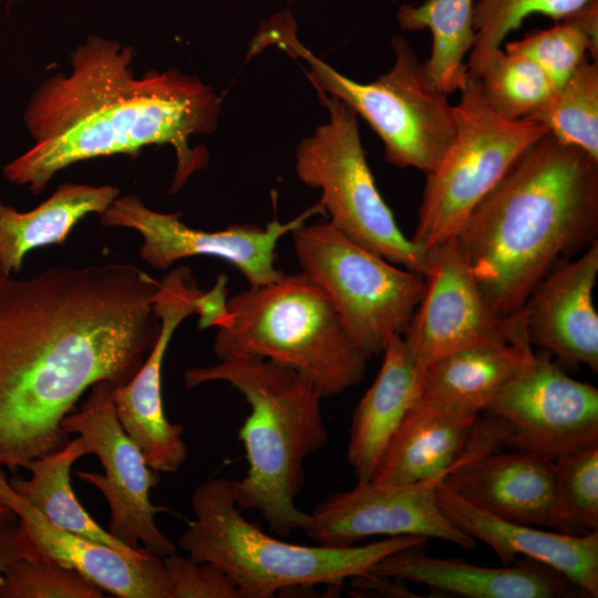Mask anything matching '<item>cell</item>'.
<instances>
[{
    "label": "cell",
    "instance_id": "cell-1",
    "mask_svg": "<svg viewBox=\"0 0 598 598\" xmlns=\"http://www.w3.org/2000/svg\"><path fill=\"white\" fill-rule=\"evenodd\" d=\"M158 281L128 264L0 272V466L61 448L62 421L99 381L127 383L154 346Z\"/></svg>",
    "mask_w": 598,
    "mask_h": 598
},
{
    "label": "cell",
    "instance_id": "cell-2",
    "mask_svg": "<svg viewBox=\"0 0 598 598\" xmlns=\"http://www.w3.org/2000/svg\"><path fill=\"white\" fill-rule=\"evenodd\" d=\"M133 59L131 47L100 35L80 44L71 71L49 76L33 93L24 122L34 145L3 167V177L39 194L72 164L136 155L153 144L175 151L174 192L203 168L208 154L189 141L217 128L219 97L175 68L135 76Z\"/></svg>",
    "mask_w": 598,
    "mask_h": 598
},
{
    "label": "cell",
    "instance_id": "cell-3",
    "mask_svg": "<svg viewBox=\"0 0 598 598\" xmlns=\"http://www.w3.org/2000/svg\"><path fill=\"white\" fill-rule=\"evenodd\" d=\"M597 235L598 161L548 132L475 206L455 240L492 309L507 317Z\"/></svg>",
    "mask_w": 598,
    "mask_h": 598
},
{
    "label": "cell",
    "instance_id": "cell-4",
    "mask_svg": "<svg viewBox=\"0 0 598 598\" xmlns=\"http://www.w3.org/2000/svg\"><path fill=\"white\" fill-rule=\"evenodd\" d=\"M208 382L228 383L250 408L239 430L248 468L234 480L238 507L257 511L281 536L301 529L307 513L296 506V497L303 486V462L328 440L323 395L299 372L249 355L184 372L187 390Z\"/></svg>",
    "mask_w": 598,
    "mask_h": 598
},
{
    "label": "cell",
    "instance_id": "cell-5",
    "mask_svg": "<svg viewBox=\"0 0 598 598\" xmlns=\"http://www.w3.org/2000/svg\"><path fill=\"white\" fill-rule=\"evenodd\" d=\"M190 505L194 519L179 536L178 548L221 570L241 598H270L297 587L338 586L368 575L384 556L427 540L396 536L346 547L288 543L243 516L234 480L225 477H210L198 485Z\"/></svg>",
    "mask_w": 598,
    "mask_h": 598
},
{
    "label": "cell",
    "instance_id": "cell-6",
    "mask_svg": "<svg viewBox=\"0 0 598 598\" xmlns=\"http://www.w3.org/2000/svg\"><path fill=\"white\" fill-rule=\"evenodd\" d=\"M229 321L218 328L219 360L258 357L290 368L324 396L359 384L368 357L344 329L324 291L302 272L249 287L227 300Z\"/></svg>",
    "mask_w": 598,
    "mask_h": 598
},
{
    "label": "cell",
    "instance_id": "cell-7",
    "mask_svg": "<svg viewBox=\"0 0 598 598\" xmlns=\"http://www.w3.org/2000/svg\"><path fill=\"white\" fill-rule=\"evenodd\" d=\"M271 43L307 61L308 79L319 93L343 101L370 125L384 145L389 164L426 174L452 145L456 133L453 105L429 80L404 37L392 38L393 65L369 83L351 80L313 55L299 42L289 13L267 22L255 47Z\"/></svg>",
    "mask_w": 598,
    "mask_h": 598
},
{
    "label": "cell",
    "instance_id": "cell-8",
    "mask_svg": "<svg viewBox=\"0 0 598 598\" xmlns=\"http://www.w3.org/2000/svg\"><path fill=\"white\" fill-rule=\"evenodd\" d=\"M460 93L453 105L455 138L436 167L425 174L417 224L411 237L425 250L455 238L475 206L518 157L548 133L536 121L497 114L475 79L468 78Z\"/></svg>",
    "mask_w": 598,
    "mask_h": 598
},
{
    "label": "cell",
    "instance_id": "cell-9",
    "mask_svg": "<svg viewBox=\"0 0 598 598\" xmlns=\"http://www.w3.org/2000/svg\"><path fill=\"white\" fill-rule=\"evenodd\" d=\"M329 118L302 138L295 169L320 189L329 223L358 245L424 276L427 250L406 237L382 198L362 147L357 113L338 97L319 93Z\"/></svg>",
    "mask_w": 598,
    "mask_h": 598
},
{
    "label": "cell",
    "instance_id": "cell-10",
    "mask_svg": "<svg viewBox=\"0 0 598 598\" xmlns=\"http://www.w3.org/2000/svg\"><path fill=\"white\" fill-rule=\"evenodd\" d=\"M291 237L301 272L324 291L368 358L405 331L423 295V275L358 245L329 221L305 223Z\"/></svg>",
    "mask_w": 598,
    "mask_h": 598
},
{
    "label": "cell",
    "instance_id": "cell-11",
    "mask_svg": "<svg viewBox=\"0 0 598 598\" xmlns=\"http://www.w3.org/2000/svg\"><path fill=\"white\" fill-rule=\"evenodd\" d=\"M113 389L109 381L93 384L81 409L64 417L62 429L68 435L81 436L104 470V474L78 471L76 475L104 496L110 509L107 532L133 549L144 548L164 558L177 547L158 528L155 517L169 509L150 499L158 477L120 424Z\"/></svg>",
    "mask_w": 598,
    "mask_h": 598
},
{
    "label": "cell",
    "instance_id": "cell-12",
    "mask_svg": "<svg viewBox=\"0 0 598 598\" xmlns=\"http://www.w3.org/2000/svg\"><path fill=\"white\" fill-rule=\"evenodd\" d=\"M487 414L501 446L555 460L598 444V390L566 374L545 351H532L498 391Z\"/></svg>",
    "mask_w": 598,
    "mask_h": 598
},
{
    "label": "cell",
    "instance_id": "cell-13",
    "mask_svg": "<svg viewBox=\"0 0 598 598\" xmlns=\"http://www.w3.org/2000/svg\"><path fill=\"white\" fill-rule=\"evenodd\" d=\"M403 333L404 343L424 369L468 348L529 344L522 311L503 317L492 309L455 238L427 250L423 295Z\"/></svg>",
    "mask_w": 598,
    "mask_h": 598
},
{
    "label": "cell",
    "instance_id": "cell-14",
    "mask_svg": "<svg viewBox=\"0 0 598 598\" xmlns=\"http://www.w3.org/2000/svg\"><path fill=\"white\" fill-rule=\"evenodd\" d=\"M315 205L290 221L257 225H230L206 231L188 227L179 213L167 214L145 206L136 196L117 197L100 216L106 226L131 228L140 233L141 257L155 269H166L179 259L194 256L216 257L236 267L249 287H259L279 279L283 272L276 267L277 244L306 220L323 213Z\"/></svg>",
    "mask_w": 598,
    "mask_h": 598
},
{
    "label": "cell",
    "instance_id": "cell-15",
    "mask_svg": "<svg viewBox=\"0 0 598 598\" xmlns=\"http://www.w3.org/2000/svg\"><path fill=\"white\" fill-rule=\"evenodd\" d=\"M445 476L382 486L358 482L330 495L307 513L301 529L319 545L346 547L373 536L436 538L472 550L476 540L439 507L435 491Z\"/></svg>",
    "mask_w": 598,
    "mask_h": 598
},
{
    "label": "cell",
    "instance_id": "cell-16",
    "mask_svg": "<svg viewBox=\"0 0 598 598\" xmlns=\"http://www.w3.org/2000/svg\"><path fill=\"white\" fill-rule=\"evenodd\" d=\"M204 301L205 290L197 287L186 266L174 268L158 281L153 297V311L161 323L157 339L135 375L113 389L120 424L156 473H174L187 457L183 426L169 422L164 412L162 367L173 333L188 316L200 315Z\"/></svg>",
    "mask_w": 598,
    "mask_h": 598
},
{
    "label": "cell",
    "instance_id": "cell-17",
    "mask_svg": "<svg viewBox=\"0 0 598 598\" xmlns=\"http://www.w3.org/2000/svg\"><path fill=\"white\" fill-rule=\"evenodd\" d=\"M494 440L477 426L467 455L444 481L497 517L565 533L554 461L523 450L499 452Z\"/></svg>",
    "mask_w": 598,
    "mask_h": 598
},
{
    "label": "cell",
    "instance_id": "cell-18",
    "mask_svg": "<svg viewBox=\"0 0 598 598\" xmlns=\"http://www.w3.org/2000/svg\"><path fill=\"white\" fill-rule=\"evenodd\" d=\"M0 502L16 515L30 557H49L120 598H171L163 558L128 555L52 524L11 486L0 466Z\"/></svg>",
    "mask_w": 598,
    "mask_h": 598
},
{
    "label": "cell",
    "instance_id": "cell-19",
    "mask_svg": "<svg viewBox=\"0 0 598 598\" xmlns=\"http://www.w3.org/2000/svg\"><path fill=\"white\" fill-rule=\"evenodd\" d=\"M598 276V240L576 259L558 262L520 309L530 346L570 367L598 371V313L592 293Z\"/></svg>",
    "mask_w": 598,
    "mask_h": 598
},
{
    "label": "cell",
    "instance_id": "cell-20",
    "mask_svg": "<svg viewBox=\"0 0 598 598\" xmlns=\"http://www.w3.org/2000/svg\"><path fill=\"white\" fill-rule=\"evenodd\" d=\"M435 496L450 522L488 545L504 565L522 555L558 571L586 597L598 596V530L575 535L497 517L463 498L444 478Z\"/></svg>",
    "mask_w": 598,
    "mask_h": 598
},
{
    "label": "cell",
    "instance_id": "cell-21",
    "mask_svg": "<svg viewBox=\"0 0 598 598\" xmlns=\"http://www.w3.org/2000/svg\"><path fill=\"white\" fill-rule=\"evenodd\" d=\"M423 546L414 545L384 556L368 575L420 584L467 598L586 597L568 578L532 559L501 568L484 567L432 557Z\"/></svg>",
    "mask_w": 598,
    "mask_h": 598
},
{
    "label": "cell",
    "instance_id": "cell-22",
    "mask_svg": "<svg viewBox=\"0 0 598 598\" xmlns=\"http://www.w3.org/2000/svg\"><path fill=\"white\" fill-rule=\"evenodd\" d=\"M478 419L419 398L394 433L371 482L399 486L446 476L467 455Z\"/></svg>",
    "mask_w": 598,
    "mask_h": 598
},
{
    "label": "cell",
    "instance_id": "cell-23",
    "mask_svg": "<svg viewBox=\"0 0 598 598\" xmlns=\"http://www.w3.org/2000/svg\"><path fill=\"white\" fill-rule=\"evenodd\" d=\"M380 371L351 420L347 460L358 482L372 480L394 433L421 394L424 368L402 334L392 337Z\"/></svg>",
    "mask_w": 598,
    "mask_h": 598
},
{
    "label": "cell",
    "instance_id": "cell-24",
    "mask_svg": "<svg viewBox=\"0 0 598 598\" xmlns=\"http://www.w3.org/2000/svg\"><path fill=\"white\" fill-rule=\"evenodd\" d=\"M118 195V188L112 185L65 183L28 212L0 200V272L17 275L29 251L63 245L82 218L91 213L101 215Z\"/></svg>",
    "mask_w": 598,
    "mask_h": 598
},
{
    "label": "cell",
    "instance_id": "cell-25",
    "mask_svg": "<svg viewBox=\"0 0 598 598\" xmlns=\"http://www.w3.org/2000/svg\"><path fill=\"white\" fill-rule=\"evenodd\" d=\"M529 344L482 346L444 355L424 369L420 399L480 415L532 352Z\"/></svg>",
    "mask_w": 598,
    "mask_h": 598
},
{
    "label": "cell",
    "instance_id": "cell-26",
    "mask_svg": "<svg viewBox=\"0 0 598 598\" xmlns=\"http://www.w3.org/2000/svg\"><path fill=\"white\" fill-rule=\"evenodd\" d=\"M90 451L81 436L68 441L61 448L31 461L29 477L10 480L12 488L42 513L55 526L111 546L128 555H142L101 527L78 499L71 485V468ZM148 553V551H147Z\"/></svg>",
    "mask_w": 598,
    "mask_h": 598
},
{
    "label": "cell",
    "instance_id": "cell-27",
    "mask_svg": "<svg viewBox=\"0 0 598 598\" xmlns=\"http://www.w3.org/2000/svg\"><path fill=\"white\" fill-rule=\"evenodd\" d=\"M474 3L425 0L419 6L404 3L396 12L402 30H430L431 54L422 65L432 84L447 95L461 92L470 78L464 59L475 42Z\"/></svg>",
    "mask_w": 598,
    "mask_h": 598
},
{
    "label": "cell",
    "instance_id": "cell-28",
    "mask_svg": "<svg viewBox=\"0 0 598 598\" xmlns=\"http://www.w3.org/2000/svg\"><path fill=\"white\" fill-rule=\"evenodd\" d=\"M528 120L598 161V62H582Z\"/></svg>",
    "mask_w": 598,
    "mask_h": 598
},
{
    "label": "cell",
    "instance_id": "cell-29",
    "mask_svg": "<svg viewBox=\"0 0 598 598\" xmlns=\"http://www.w3.org/2000/svg\"><path fill=\"white\" fill-rule=\"evenodd\" d=\"M476 80L489 106L509 120L529 118L556 91L532 60L503 49L487 58Z\"/></svg>",
    "mask_w": 598,
    "mask_h": 598
},
{
    "label": "cell",
    "instance_id": "cell-30",
    "mask_svg": "<svg viewBox=\"0 0 598 598\" xmlns=\"http://www.w3.org/2000/svg\"><path fill=\"white\" fill-rule=\"evenodd\" d=\"M591 0H477L474 3L473 23L475 42L466 63L468 76L478 73L495 51L502 49L507 35L519 29L524 20L533 14H543L554 22L579 12Z\"/></svg>",
    "mask_w": 598,
    "mask_h": 598
},
{
    "label": "cell",
    "instance_id": "cell-31",
    "mask_svg": "<svg viewBox=\"0 0 598 598\" xmlns=\"http://www.w3.org/2000/svg\"><path fill=\"white\" fill-rule=\"evenodd\" d=\"M506 52L532 60L559 89L587 60L598 61V43L574 17L557 21L547 29L534 30L505 44Z\"/></svg>",
    "mask_w": 598,
    "mask_h": 598
},
{
    "label": "cell",
    "instance_id": "cell-32",
    "mask_svg": "<svg viewBox=\"0 0 598 598\" xmlns=\"http://www.w3.org/2000/svg\"><path fill=\"white\" fill-rule=\"evenodd\" d=\"M565 533L598 530V444L554 460Z\"/></svg>",
    "mask_w": 598,
    "mask_h": 598
},
{
    "label": "cell",
    "instance_id": "cell-33",
    "mask_svg": "<svg viewBox=\"0 0 598 598\" xmlns=\"http://www.w3.org/2000/svg\"><path fill=\"white\" fill-rule=\"evenodd\" d=\"M104 591L74 569L49 557L23 558L0 580V598H104Z\"/></svg>",
    "mask_w": 598,
    "mask_h": 598
},
{
    "label": "cell",
    "instance_id": "cell-34",
    "mask_svg": "<svg viewBox=\"0 0 598 598\" xmlns=\"http://www.w3.org/2000/svg\"><path fill=\"white\" fill-rule=\"evenodd\" d=\"M171 598H241L235 584L217 567L177 551L163 558Z\"/></svg>",
    "mask_w": 598,
    "mask_h": 598
},
{
    "label": "cell",
    "instance_id": "cell-35",
    "mask_svg": "<svg viewBox=\"0 0 598 598\" xmlns=\"http://www.w3.org/2000/svg\"><path fill=\"white\" fill-rule=\"evenodd\" d=\"M29 558V546L17 517L0 519V580L16 561Z\"/></svg>",
    "mask_w": 598,
    "mask_h": 598
},
{
    "label": "cell",
    "instance_id": "cell-36",
    "mask_svg": "<svg viewBox=\"0 0 598 598\" xmlns=\"http://www.w3.org/2000/svg\"><path fill=\"white\" fill-rule=\"evenodd\" d=\"M13 517H16V515L11 512V509L2 502H0V519H8Z\"/></svg>",
    "mask_w": 598,
    "mask_h": 598
}]
</instances>
